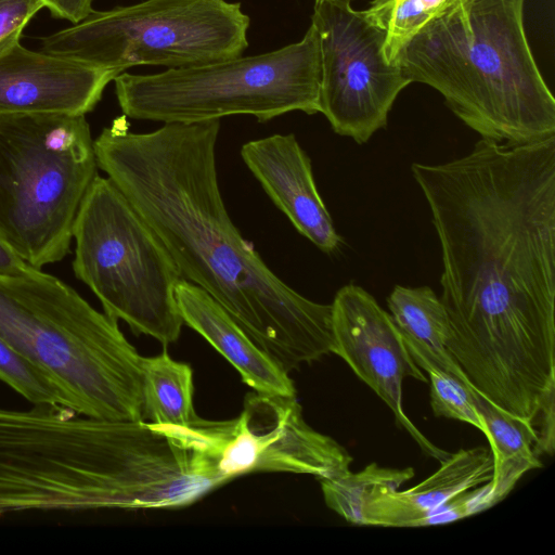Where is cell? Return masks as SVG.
I'll list each match as a JSON object with an SVG mask.
<instances>
[{"label": "cell", "mask_w": 555, "mask_h": 555, "mask_svg": "<svg viewBox=\"0 0 555 555\" xmlns=\"http://www.w3.org/2000/svg\"><path fill=\"white\" fill-rule=\"evenodd\" d=\"M411 171L440 244L448 350L474 389L531 422L555 383V135L480 139Z\"/></svg>", "instance_id": "obj_1"}, {"label": "cell", "mask_w": 555, "mask_h": 555, "mask_svg": "<svg viewBox=\"0 0 555 555\" xmlns=\"http://www.w3.org/2000/svg\"><path fill=\"white\" fill-rule=\"evenodd\" d=\"M219 131L212 119L138 133L118 118L94 140L98 166L158 235L183 280L289 373L332 353V306L282 281L232 222L218 181Z\"/></svg>", "instance_id": "obj_2"}, {"label": "cell", "mask_w": 555, "mask_h": 555, "mask_svg": "<svg viewBox=\"0 0 555 555\" xmlns=\"http://www.w3.org/2000/svg\"><path fill=\"white\" fill-rule=\"evenodd\" d=\"M170 476L168 442L151 422L0 406V515L155 508Z\"/></svg>", "instance_id": "obj_3"}, {"label": "cell", "mask_w": 555, "mask_h": 555, "mask_svg": "<svg viewBox=\"0 0 555 555\" xmlns=\"http://www.w3.org/2000/svg\"><path fill=\"white\" fill-rule=\"evenodd\" d=\"M526 0H462L401 50L412 82L436 89L481 139L521 145L555 135V99L527 39Z\"/></svg>", "instance_id": "obj_4"}, {"label": "cell", "mask_w": 555, "mask_h": 555, "mask_svg": "<svg viewBox=\"0 0 555 555\" xmlns=\"http://www.w3.org/2000/svg\"><path fill=\"white\" fill-rule=\"evenodd\" d=\"M0 339L61 385L80 414L144 421L143 357L118 321L60 279L36 268L0 276Z\"/></svg>", "instance_id": "obj_5"}, {"label": "cell", "mask_w": 555, "mask_h": 555, "mask_svg": "<svg viewBox=\"0 0 555 555\" xmlns=\"http://www.w3.org/2000/svg\"><path fill=\"white\" fill-rule=\"evenodd\" d=\"M98 169L86 115L0 114V234L28 264L67 256Z\"/></svg>", "instance_id": "obj_6"}, {"label": "cell", "mask_w": 555, "mask_h": 555, "mask_svg": "<svg viewBox=\"0 0 555 555\" xmlns=\"http://www.w3.org/2000/svg\"><path fill=\"white\" fill-rule=\"evenodd\" d=\"M125 116L191 124L232 115L259 122L289 112L320 113L321 52L311 24L300 41L278 50L152 75L120 73L113 80Z\"/></svg>", "instance_id": "obj_7"}, {"label": "cell", "mask_w": 555, "mask_h": 555, "mask_svg": "<svg viewBox=\"0 0 555 555\" xmlns=\"http://www.w3.org/2000/svg\"><path fill=\"white\" fill-rule=\"evenodd\" d=\"M73 270L104 313L168 345L181 333V272L158 235L107 177L91 184L73 228Z\"/></svg>", "instance_id": "obj_8"}, {"label": "cell", "mask_w": 555, "mask_h": 555, "mask_svg": "<svg viewBox=\"0 0 555 555\" xmlns=\"http://www.w3.org/2000/svg\"><path fill=\"white\" fill-rule=\"evenodd\" d=\"M249 24L238 2L144 0L93 10L41 38V51L118 74L138 65L178 68L241 56Z\"/></svg>", "instance_id": "obj_9"}, {"label": "cell", "mask_w": 555, "mask_h": 555, "mask_svg": "<svg viewBox=\"0 0 555 555\" xmlns=\"http://www.w3.org/2000/svg\"><path fill=\"white\" fill-rule=\"evenodd\" d=\"M311 24L321 52L320 113L335 133L366 143L411 82L386 60L385 30L350 0H315Z\"/></svg>", "instance_id": "obj_10"}, {"label": "cell", "mask_w": 555, "mask_h": 555, "mask_svg": "<svg viewBox=\"0 0 555 555\" xmlns=\"http://www.w3.org/2000/svg\"><path fill=\"white\" fill-rule=\"evenodd\" d=\"M199 425L205 454L223 485L254 472L331 478L348 472L353 460L336 440L306 423L296 397L254 391L238 417L202 418Z\"/></svg>", "instance_id": "obj_11"}, {"label": "cell", "mask_w": 555, "mask_h": 555, "mask_svg": "<svg viewBox=\"0 0 555 555\" xmlns=\"http://www.w3.org/2000/svg\"><path fill=\"white\" fill-rule=\"evenodd\" d=\"M332 306L333 348L393 413L421 450L439 462L451 453L438 448L408 417L402 406V383L427 377L415 363L391 315L364 288L349 283L339 288Z\"/></svg>", "instance_id": "obj_12"}, {"label": "cell", "mask_w": 555, "mask_h": 555, "mask_svg": "<svg viewBox=\"0 0 555 555\" xmlns=\"http://www.w3.org/2000/svg\"><path fill=\"white\" fill-rule=\"evenodd\" d=\"M118 75L18 42L0 53V114L86 115Z\"/></svg>", "instance_id": "obj_13"}, {"label": "cell", "mask_w": 555, "mask_h": 555, "mask_svg": "<svg viewBox=\"0 0 555 555\" xmlns=\"http://www.w3.org/2000/svg\"><path fill=\"white\" fill-rule=\"evenodd\" d=\"M241 157L301 235L324 253L338 249L341 237L318 192L311 160L293 133L248 141Z\"/></svg>", "instance_id": "obj_14"}, {"label": "cell", "mask_w": 555, "mask_h": 555, "mask_svg": "<svg viewBox=\"0 0 555 555\" xmlns=\"http://www.w3.org/2000/svg\"><path fill=\"white\" fill-rule=\"evenodd\" d=\"M175 298L183 323L221 353L246 385L259 393L296 397L288 373L263 352L203 288L181 280L175 287Z\"/></svg>", "instance_id": "obj_15"}, {"label": "cell", "mask_w": 555, "mask_h": 555, "mask_svg": "<svg viewBox=\"0 0 555 555\" xmlns=\"http://www.w3.org/2000/svg\"><path fill=\"white\" fill-rule=\"evenodd\" d=\"M492 474L490 448L461 449L411 489H376L365 504V526L421 527L434 509L464 491L489 482Z\"/></svg>", "instance_id": "obj_16"}, {"label": "cell", "mask_w": 555, "mask_h": 555, "mask_svg": "<svg viewBox=\"0 0 555 555\" xmlns=\"http://www.w3.org/2000/svg\"><path fill=\"white\" fill-rule=\"evenodd\" d=\"M470 392L493 457V474L489 481L493 506L514 489L527 472L542 466L534 453L537 434L530 421L502 410L473 387Z\"/></svg>", "instance_id": "obj_17"}, {"label": "cell", "mask_w": 555, "mask_h": 555, "mask_svg": "<svg viewBox=\"0 0 555 555\" xmlns=\"http://www.w3.org/2000/svg\"><path fill=\"white\" fill-rule=\"evenodd\" d=\"M387 306L389 314L403 336L423 345L435 356L442 369L468 383L448 350V312L441 299L429 286L396 285L387 297Z\"/></svg>", "instance_id": "obj_18"}, {"label": "cell", "mask_w": 555, "mask_h": 555, "mask_svg": "<svg viewBox=\"0 0 555 555\" xmlns=\"http://www.w3.org/2000/svg\"><path fill=\"white\" fill-rule=\"evenodd\" d=\"M143 416L152 423L186 427L197 416L193 405V372L166 351L143 357Z\"/></svg>", "instance_id": "obj_19"}, {"label": "cell", "mask_w": 555, "mask_h": 555, "mask_svg": "<svg viewBox=\"0 0 555 555\" xmlns=\"http://www.w3.org/2000/svg\"><path fill=\"white\" fill-rule=\"evenodd\" d=\"M412 467L389 468L371 463L358 473L350 469L331 478L319 479L327 507L354 525H365L364 508L378 488L399 490L414 477Z\"/></svg>", "instance_id": "obj_20"}, {"label": "cell", "mask_w": 555, "mask_h": 555, "mask_svg": "<svg viewBox=\"0 0 555 555\" xmlns=\"http://www.w3.org/2000/svg\"><path fill=\"white\" fill-rule=\"evenodd\" d=\"M462 0H372L363 11L370 22L385 30L384 54L395 64L401 50L426 24Z\"/></svg>", "instance_id": "obj_21"}, {"label": "cell", "mask_w": 555, "mask_h": 555, "mask_svg": "<svg viewBox=\"0 0 555 555\" xmlns=\"http://www.w3.org/2000/svg\"><path fill=\"white\" fill-rule=\"evenodd\" d=\"M403 339L415 363L428 374L430 405L435 416L468 423L485 434L482 418L472 398V386L442 369L423 345L406 336Z\"/></svg>", "instance_id": "obj_22"}, {"label": "cell", "mask_w": 555, "mask_h": 555, "mask_svg": "<svg viewBox=\"0 0 555 555\" xmlns=\"http://www.w3.org/2000/svg\"><path fill=\"white\" fill-rule=\"evenodd\" d=\"M0 380L33 404L67 406L78 412L74 398L50 375L20 356L0 339Z\"/></svg>", "instance_id": "obj_23"}, {"label": "cell", "mask_w": 555, "mask_h": 555, "mask_svg": "<svg viewBox=\"0 0 555 555\" xmlns=\"http://www.w3.org/2000/svg\"><path fill=\"white\" fill-rule=\"evenodd\" d=\"M489 492L490 483L487 482L453 496L443 505L434 509L423 520L421 527L456 521L490 508L492 503Z\"/></svg>", "instance_id": "obj_24"}, {"label": "cell", "mask_w": 555, "mask_h": 555, "mask_svg": "<svg viewBox=\"0 0 555 555\" xmlns=\"http://www.w3.org/2000/svg\"><path fill=\"white\" fill-rule=\"evenodd\" d=\"M42 8V0H0V53L20 42L23 29Z\"/></svg>", "instance_id": "obj_25"}, {"label": "cell", "mask_w": 555, "mask_h": 555, "mask_svg": "<svg viewBox=\"0 0 555 555\" xmlns=\"http://www.w3.org/2000/svg\"><path fill=\"white\" fill-rule=\"evenodd\" d=\"M555 383L544 391L531 421L537 434L534 453L553 455L555 452Z\"/></svg>", "instance_id": "obj_26"}, {"label": "cell", "mask_w": 555, "mask_h": 555, "mask_svg": "<svg viewBox=\"0 0 555 555\" xmlns=\"http://www.w3.org/2000/svg\"><path fill=\"white\" fill-rule=\"evenodd\" d=\"M55 17L76 24L87 17L92 11L93 0H42Z\"/></svg>", "instance_id": "obj_27"}, {"label": "cell", "mask_w": 555, "mask_h": 555, "mask_svg": "<svg viewBox=\"0 0 555 555\" xmlns=\"http://www.w3.org/2000/svg\"><path fill=\"white\" fill-rule=\"evenodd\" d=\"M31 268L0 234V276H22Z\"/></svg>", "instance_id": "obj_28"}]
</instances>
